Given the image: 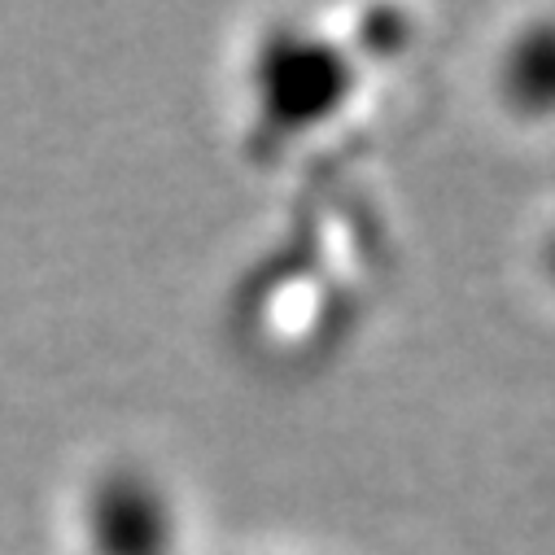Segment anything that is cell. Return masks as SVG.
Here are the masks:
<instances>
[{
  "label": "cell",
  "instance_id": "cell-1",
  "mask_svg": "<svg viewBox=\"0 0 555 555\" xmlns=\"http://www.w3.org/2000/svg\"><path fill=\"white\" fill-rule=\"evenodd\" d=\"M507 96L525 114H555V23L529 27L507 53Z\"/></svg>",
  "mask_w": 555,
  "mask_h": 555
},
{
  "label": "cell",
  "instance_id": "cell-2",
  "mask_svg": "<svg viewBox=\"0 0 555 555\" xmlns=\"http://www.w3.org/2000/svg\"><path fill=\"white\" fill-rule=\"evenodd\" d=\"M546 262H551V271H555V241H551V254H546Z\"/></svg>",
  "mask_w": 555,
  "mask_h": 555
}]
</instances>
